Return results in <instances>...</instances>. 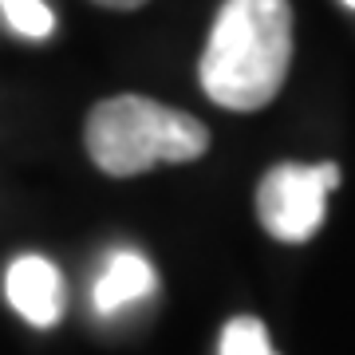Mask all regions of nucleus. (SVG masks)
I'll return each mask as SVG.
<instances>
[{
    "mask_svg": "<svg viewBox=\"0 0 355 355\" xmlns=\"http://www.w3.org/2000/svg\"><path fill=\"white\" fill-rule=\"evenodd\" d=\"M209 146V130L186 111L142 95H119L87 114V154L103 174L135 178L162 162H193Z\"/></svg>",
    "mask_w": 355,
    "mask_h": 355,
    "instance_id": "obj_2",
    "label": "nucleus"
},
{
    "mask_svg": "<svg viewBox=\"0 0 355 355\" xmlns=\"http://www.w3.org/2000/svg\"><path fill=\"white\" fill-rule=\"evenodd\" d=\"M336 186H340V166L336 162L272 166L261 178V190H257V217L277 241L300 245L324 225L328 193Z\"/></svg>",
    "mask_w": 355,
    "mask_h": 355,
    "instance_id": "obj_3",
    "label": "nucleus"
},
{
    "mask_svg": "<svg viewBox=\"0 0 355 355\" xmlns=\"http://www.w3.org/2000/svg\"><path fill=\"white\" fill-rule=\"evenodd\" d=\"M343 4H347V8H355V0H343Z\"/></svg>",
    "mask_w": 355,
    "mask_h": 355,
    "instance_id": "obj_9",
    "label": "nucleus"
},
{
    "mask_svg": "<svg viewBox=\"0 0 355 355\" xmlns=\"http://www.w3.org/2000/svg\"><path fill=\"white\" fill-rule=\"evenodd\" d=\"M154 288H158V277H154L150 261L135 249H114L91 288V304L99 316H114V312L146 300Z\"/></svg>",
    "mask_w": 355,
    "mask_h": 355,
    "instance_id": "obj_5",
    "label": "nucleus"
},
{
    "mask_svg": "<svg viewBox=\"0 0 355 355\" xmlns=\"http://www.w3.org/2000/svg\"><path fill=\"white\" fill-rule=\"evenodd\" d=\"M292 64L288 0H225L202 51V87L225 111H261Z\"/></svg>",
    "mask_w": 355,
    "mask_h": 355,
    "instance_id": "obj_1",
    "label": "nucleus"
},
{
    "mask_svg": "<svg viewBox=\"0 0 355 355\" xmlns=\"http://www.w3.org/2000/svg\"><path fill=\"white\" fill-rule=\"evenodd\" d=\"M0 12L8 28L24 40H48L55 32V16L44 0H0Z\"/></svg>",
    "mask_w": 355,
    "mask_h": 355,
    "instance_id": "obj_7",
    "label": "nucleus"
},
{
    "mask_svg": "<svg viewBox=\"0 0 355 355\" xmlns=\"http://www.w3.org/2000/svg\"><path fill=\"white\" fill-rule=\"evenodd\" d=\"M95 4H103V8H139L146 0H95Z\"/></svg>",
    "mask_w": 355,
    "mask_h": 355,
    "instance_id": "obj_8",
    "label": "nucleus"
},
{
    "mask_svg": "<svg viewBox=\"0 0 355 355\" xmlns=\"http://www.w3.org/2000/svg\"><path fill=\"white\" fill-rule=\"evenodd\" d=\"M4 296L20 320H28L32 328H55L67 308V288L60 268L48 257L24 253L16 257L8 272H4Z\"/></svg>",
    "mask_w": 355,
    "mask_h": 355,
    "instance_id": "obj_4",
    "label": "nucleus"
},
{
    "mask_svg": "<svg viewBox=\"0 0 355 355\" xmlns=\"http://www.w3.org/2000/svg\"><path fill=\"white\" fill-rule=\"evenodd\" d=\"M217 355H277L268 343V328L257 316H237L221 328Z\"/></svg>",
    "mask_w": 355,
    "mask_h": 355,
    "instance_id": "obj_6",
    "label": "nucleus"
}]
</instances>
